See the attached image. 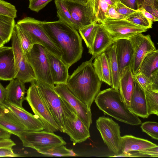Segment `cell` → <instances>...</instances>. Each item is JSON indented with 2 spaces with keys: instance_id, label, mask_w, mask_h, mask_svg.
<instances>
[{
  "instance_id": "cell-1",
  "label": "cell",
  "mask_w": 158,
  "mask_h": 158,
  "mask_svg": "<svg viewBox=\"0 0 158 158\" xmlns=\"http://www.w3.org/2000/svg\"><path fill=\"white\" fill-rule=\"evenodd\" d=\"M43 25L51 39L61 50V60L69 68L81 59L82 38L77 30L59 20L43 21Z\"/></svg>"
},
{
  "instance_id": "cell-2",
  "label": "cell",
  "mask_w": 158,
  "mask_h": 158,
  "mask_svg": "<svg viewBox=\"0 0 158 158\" xmlns=\"http://www.w3.org/2000/svg\"><path fill=\"white\" fill-rule=\"evenodd\" d=\"M83 62L69 76L66 85L70 91L91 110V106L99 93L102 84L94 71L92 61Z\"/></svg>"
},
{
  "instance_id": "cell-3",
  "label": "cell",
  "mask_w": 158,
  "mask_h": 158,
  "mask_svg": "<svg viewBox=\"0 0 158 158\" xmlns=\"http://www.w3.org/2000/svg\"><path fill=\"white\" fill-rule=\"evenodd\" d=\"M94 101L105 114L131 125L142 123L139 117L131 112L123 101L118 89L111 88L100 91Z\"/></svg>"
},
{
  "instance_id": "cell-4",
  "label": "cell",
  "mask_w": 158,
  "mask_h": 158,
  "mask_svg": "<svg viewBox=\"0 0 158 158\" xmlns=\"http://www.w3.org/2000/svg\"><path fill=\"white\" fill-rule=\"evenodd\" d=\"M43 21L27 17L19 20L16 24L28 35L33 44L41 45L61 59V50L49 37L43 27Z\"/></svg>"
},
{
  "instance_id": "cell-5",
  "label": "cell",
  "mask_w": 158,
  "mask_h": 158,
  "mask_svg": "<svg viewBox=\"0 0 158 158\" xmlns=\"http://www.w3.org/2000/svg\"><path fill=\"white\" fill-rule=\"evenodd\" d=\"M25 98L33 112L43 123L44 130L53 133L60 131L59 126L44 102L35 82H31L27 91Z\"/></svg>"
},
{
  "instance_id": "cell-6",
  "label": "cell",
  "mask_w": 158,
  "mask_h": 158,
  "mask_svg": "<svg viewBox=\"0 0 158 158\" xmlns=\"http://www.w3.org/2000/svg\"><path fill=\"white\" fill-rule=\"evenodd\" d=\"M61 99L64 115V133L69 136L74 146L77 143L83 142L89 138V131L78 117L75 110L64 100Z\"/></svg>"
},
{
  "instance_id": "cell-7",
  "label": "cell",
  "mask_w": 158,
  "mask_h": 158,
  "mask_svg": "<svg viewBox=\"0 0 158 158\" xmlns=\"http://www.w3.org/2000/svg\"><path fill=\"white\" fill-rule=\"evenodd\" d=\"M26 56L33 69L36 80L54 86L45 48L39 44H34Z\"/></svg>"
},
{
  "instance_id": "cell-8",
  "label": "cell",
  "mask_w": 158,
  "mask_h": 158,
  "mask_svg": "<svg viewBox=\"0 0 158 158\" xmlns=\"http://www.w3.org/2000/svg\"><path fill=\"white\" fill-rule=\"evenodd\" d=\"M35 81L44 102L60 127V131L64 133V115L63 103L61 98L54 89L55 86L38 80Z\"/></svg>"
},
{
  "instance_id": "cell-9",
  "label": "cell",
  "mask_w": 158,
  "mask_h": 158,
  "mask_svg": "<svg viewBox=\"0 0 158 158\" xmlns=\"http://www.w3.org/2000/svg\"><path fill=\"white\" fill-rule=\"evenodd\" d=\"M15 62L14 78L19 79L25 83L35 82L36 78L33 69L25 55L22 48L16 25L11 38Z\"/></svg>"
},
{
  "instance_id": "cell-10",
  "label": "cell",
  "mask_w": 158,
  "mask_h": 158,
  "mask_svg": "<svg viewBox=\"0 0 158 158\" xmlns=\"http://www.w3.org/2000/svg\"><path fill=\"white\" fill-rule=\"evenodd\" d=\"M99 23L114 41L120 39H129L134 35L146 31L148 29L126 19L107 18Z\"/></svg>"
},
{
  "instance_id": "cell-11",
  "label": "cell",
  "mask_w": 158,
  "mask_h": 158,
  "mask_svg": "<svg viewBox=\"0 0 158 158\" xmlns=\"http://www.w3.org/2000/svg\"><path fill=\"white\" fill-rule=\"evenodd\" d=\"M18 137L24 147L34 149L48 146L65 145L66 143L60 136L44 130L39 131H25Z\"/></svg>"
},
{
  "instance_id": "cell-12",
  "label": "cell",
  "mask_w": 158,
  "mask_h": 158,
  "mask_svg": "<svg viewBox=\"0 0 158 158\" xmlns=\"http://www.w3.org/2000/svg\"><path fill=\"white\" fill-rule=\"evenodd\" d=\"M96 126L110 151L118 154L121 151L120 127L112 118L104 116L96 121Z\"/></svg>"
},
{
  "instance_id": "cell-13",
  "label": "cell",
  "mask_w": 158,
  "mask_h": 158,
  "mask_svg": "<svg viewBox=\"0 0 158 158\" xmlns=\"http://www.w3.org/2000/svg\"><path fill=\"white\" fill-rule=\"evenodd\" d=\"M133 48V58L130 66L133 75L139 72L141 64L149 52L156 49L150 35L139 33L130 37Z\"/></svg>"
},
{
  "instance_id": "cell-14",
  "label": "cell",
  "mask_w": 158,
  "mask_h": 158,
  "mask_svg": "<svg viewBox=\"0 0 158 158\" xmlns=\"http://www.w3.org/2000/svg\"><path fill=\"white\" fill-rule=\"evenodd\" d=\"M54 89L62 99L75 110L78 117L89 129L92 123L91 110L70 91L65 84L56 85Z\"/></svg>"
},
{
  "instance_id": "cell-15",
  "label": "cell",
  "mask_w": 158,
  "mask_h": 158,
  "mask_svg": "<svg viewBox=\"0 0 158 158\" xmlns=\"http://www.w3.org/2000/svg\"><path fill=\"white\" fill-rule=\"evenodd\" d=\"M79 29L94 21L92 10L87 3L62 0Z\"/></svg>"
},
{
  "instance_id": "cell-16",
  "label": "cell",
  "mask_w": 158,
  "mask_h": 158,
  "mask_svg": "<svg viewBox=\"0 0 158 158\" xmlns=\"http://www.w3.org/2000/svg\"><path fill=\"white\" fill-rule=\"evenodd\" d=\"M6 107L26 131H39L44 130V125L35 115H33L20 107L7 102H5Z\"/></svg>"
},
{
  "instance_id": "cell-17",
  "label": "cell",
  "mask_w": 158,
  "mask_h": 158,
  "mask_svg": "<svg viewBox=\"0 0 158 158\" xmlns=\"http://www.w3.org/2000/svg\"><path fill=\"white\" fill-rule=\"evenodd\" d=\"M114 44L120 78L126 68L131 66L133 55V48L129 39L118 40L114 42Z\"/></svg>"
},
{
  "instance_id": "cell-18",
  "label": "cell",
  "mask_w": 158,
  "mask_h": 158,
  "mask_svg": "<svg viewBox=\"0 0 158 158\" xmlns=\"http://www.w3.org/2000/svg\"><path fill=\"white\" fill-rule=\"evenodd\" d=\"M15 74V62L12 47H0V79L10 81Z\"/></svg>"
},
{
  "instance_id": "cell-19",
  "label": "cell",
  "mask_w": 158,
  "mask_h": 158,
  "mask_svg": "<svg viewBox=\"0 0 158 158\" xmlns=\"http://www.w3.org/2000/svg\"><path fill=\"white\" fill-rule=\"evenodd\" d=\"M134 87L128 108L138 117L147 118L149 115L148 112L145 91L134 77Z\"/></svg>"
},
{
  "instance_id": "cell-20",
  "label": "cell",
  "mask_w": 158,
  "mask_h": 158,
  "mask_svg": "<svg viewBox=\"0 0 158 158\" xmlns=\"http://www.w3.org/2000/svg\"><path fill=\"white\" fill-rule=\"evenodd\" d=\"M50 69L54 84H65L69 76V68L61 60L45 48Z\"/></svg>"
},
{
  "instance_id": "cell-21",
  "label": "cell",
  "mask_w": 158,
  "mask_h": 158,
  "mask_svg": "<svg viewBox=\"0 0 158 158\" xmlns=\"http://www.w3.org/2000/svg\"><path fill=\"white\" fill-rule=\"evenodd\" d=\"M5 89V102L22 107L23 103L26 100L25 83L19 79L14 78L10 81Z\"/></svg>"
},
{
  "instance_id": "cell-22",
  "label": "cell",
  "mask_w": 158,
  "mask_h": 158,
  "mask_svg": "<svg viewBox=\"0 0 158 158\" xmlns=\"http://www.w3.org/2000/svg\"><path fill=\"white\" fill-rule=\"evenodd\" d=\"M120 146L121 151L123 153H127L144 151L158 146L147 139L132 135H125L121 136Z\"/></svg>"
},
{
  "instance_id": "cell-23",
  "label": "cell",
  "mask_w": 158,
  "mask_h": 158,
  "mask_svg": "<svg viewBox=\"0 0 158 158\" xmlns=\"http://www.w3.org/2000/svg\"><path fill=\"white\" fill-rule=\"evenodd\" d=\"M99 24V26L92 46L89 49L88 52L95 57L105 52L114 41Z\"/></svg>"
},
{
  "instance_id": "cell-24",
  "label": "cell",
  "mask_w": 158,
  "mask_h": 158,
  "mask_svg": "<svg viewBox=\"0 0 158 158\" xmlns=\"http://www.w3.org/2000/svg\"><path fill=\"white\" fill-rule=\"evenodd\" d=\"M134 87L133 74L130 66L126 68L120 77L118 90L123 101L127 106H130V100Z\"/></svg>"
},
{
  "instance_id": "cell-25",
  "label": "cell",
  "mask_w": 158,
  "mask_h": 158,
  "mask_svg": "<svg viewBox=\"0 0 158 158\" xmlns=\"http://www.w3.org/2000/svg\"><path fill=\"white\" fill-rule=\"evenodd\" d=\"M92 65L99 79L111 86L110 73L108 57L105 52L96 56Z\"/></svg>"
},
{
  "instance_id": "cell-26",
  "label": "cell",
  "mask_w": 158,
  "mask_h": 158,
  "mask_svg": "<svg viewBox=\"0 0 158 158\" xmlns=\"http://www.w3.org/2000/svg\"><path fill=\"white\" fill-rule=\"evenodd\" d=\"M0 127L18 137L22 132L26 131L8 109L0 116Z\"/></svg>"
},
{
  "instance_id": "cell-27",
  "label": "cell",
  "mask_w": 158,
  "mask_h": 158,
  "mask_svg": "<svg viewBox=\"0 0 158 158\" xmlns=\"http://www.w3.org/2000/svg\"><path fill=\"white\" fill-rule=\"evenodd\" d=\"M105 52L109 61L112 83L111 88L118 89L120 76L114 43Z\"/></svg>"
},
{
  "instance_id": "cell-28",
  "label": "cell",
  "mask_w": 158,
  "mask_h": 158,
  "mask_svg": "<svg viewBox=\"0 0 158 158\" xmlns=\"http://www.w3.org/2000/svg\"><path fill=\"white\" fill-rule=\"evenodd\" d=\"M35 150L39 153L49 156H77L72 149H69L64 145L40 148Z\"/></svg>"
},
{
  "instance_id": "cell-29",
  "label": "cell",
  "mask_w": 158,
  "mask_h": 158,
  "mask_svg": "<svg viewBox=\"0 0 158 158\" xmlns=\"http://www.w3.org/2000/svg\"><path fill=\"white\" fill-rule=\"evenodd\" d=\"M158 70V50L156 49L148 53L143 60L139 72L149 77L153 72Z\"/></svg>"
},
{
  "instance_id": "cell-30",
  "label": "cell",
  "mask_w": 158,
  "mask_h": 158,
  "mask_svg": "<svg viewBox=\"0 0 158 158\" xmlns=\"http://www.w3.org/2000/svg\"><path fill=\"white\" fill-rule=\"evenodd\" d=\"M93 12L94 21L101 23L107 18L109 5L104 0H87Z\"/></svg>"
},
{
  "instance_id": "cell-31",
  "label": "cell",
  "mask_w": 158,
  "mask_h": 158,
  "mask_svg": "<svg viewBox=\"0 0 158 158\" xmlns=\"http://www.w3.org/2000/svg\"><path fill=\"white\" fill-rule=\"evenodd\" d=\"M15 25V18L0 14V37L6 43L11 39Z\"/></svg>"
},
{
  "instance_id": "cell-32",
  "label": "cell",
  "mask_w": 158,
  "mask_h": 158,
  "mask_svg": "<svg viewBox=\"0 0 158 158\" xmlns=\"http://www.w3.org/2000/svg\"><path fill=\"white\" fill-rule=\"evenodd\" d=\"M99 26V24L94 21L92 23L80 28L78 30L87 47L92 46Z\"/></svg>"
},
{
  "instance_id": "cell-33",
  "label": "cell",
  "mask_w": 158,
  "mask_h": 158,
  "mask_svg": "<svg viewBox=\"0 0 158 158\" xmlns=\"http://www.w3.org/2000/svg\"><path fill=\"white\" fill-rule=\"evenodd\" d=\"M54 0L59 20L65 23L78 30L76 23L62 0Z\"/></svg>"
},
{
  "instance_id": "cell-34",
  "label": "cell",
  "mask_w": 158,
  "mask_h": 158,
  "mask_svg": "<svg viewBox=\"0 0 158 158\" xmlns=\"http://www.w3.org/2000/svg\"><path fill=\"white\" fill-rule=\"evenodd\" d=\"M144 91L148 115L154 114L158 116V91L152 89L150 85Z\"/></svg>"
},
{
  "instance_id": "cell-35",
  "label": "cell",
  "mask_w": 158,
  "mask_h": 158,
  "mask_svg": "<svg viewBox=\"0 0 158 158\" xmlns=\"http://www.w3.org/2000/svg\"><path fill=\"white\" fill-rule=\"evenodd\" d=\"M126 19L135 24L148 29L152 27V22L147 18L139 10L127 17Z\"/></svg>"
},
{
  "instance_id": "cell-36",
  "label": "cell",
  "mask_w": 158,
  "mask_h": 158,
  "mask_svg": "<svg viewBox=\"0 0 158 158\" xmlns=\"http://www.w3.org/2000/svg\"><path fill=\"white\" fill-rule=\"evenodd\" d=\"M16 27L22 48L26 56V54L30 51L34 44L26 32L16 24Z\"/></svg>"
},
{
  "instance_id": "cell-37",
  "label": "cell",
  "mask_w": 158,
  "mask_h": 158,
  "mask_svg": "<svg viewBox=\"0 0 158 158\" xmlns=\"http://www.w3.org/2000/svg\"><path fill=\"white\" fill-rule=\"evenodd\" d=\"M142 131L152 138L158 139V123L153 121H147L143 123L141 126Z\"/></svg>"
},
{
  "instance_id": "cell-38",
  "label": "cell",
  "mask_w": 158,
  "mask_h": 158,
  "mask_svg": "<svg viewBox=\"0 0 158 158\" xmlns=\"http://www.w3.org/2000/svg\"><path fill=\"white\" fill-rule=\"evenodd\" d=\"M17 10L15 6L3 0H0V14L15 18L17 17Z\"/></svg>"
},
{
  "instance_id": "cell-39",
  "label": "cell",
  "mask_w": 158,
  "mask_h": 158,
  "mask_svg": "<svg viewBox=\"0 0 158 158\" xmlns=\"http://www.w3.org/2000/svg\"><path fill=\"white\" fill-rule=\"evenodd\" d=\"M53 0H29L28 8L31 10L38 12Z\"/></svg>"
},
{
  "instance_id": "cell-40",
  "label": "cell",
  "mask_w": 158,
  "mask_h": 158,
  "mask_svg": "<svg viewBox=\"0 0 158 158\" xmlns=\"http://www.w3.org/2000/svg\"><path fill=\"white\" fill-rule=\"evenodd\" d=\"M133 76L140 86L144 90L148 86L151 84V82L149 77L146 76L139 72L135 75H133Z\"/></svg>"
},
{
  "instance_id": "cell-41",
  "label": "cell",
  "mask_w": 158,
  "mask_h": 158,
  "mask_svg": "<svg viewBox=\"0 0 158 158\" xmlns=\"http://www.w3.org/2000/svg\"><path fill=\"white\" fill-rule=\"evenodd\" d=\"M115 4V9L116 11L126 17L137 11L127 7L119 1L116 2Z\"/></svg>"
},
{
  "instance_id": "cell-42",
  "label": "cell",
  "mask_w": 158,
  "mask_h": 158,
  "mask_svg": "<svg viewBox=\"0 0 158 158\" xmlns=\"http://www.w3.org/2000/svg\"><path fill=\"white\" fill-rule=\"evenodd\" d=\"M126 17L119 13L115 10L114 6H110L108 10L107 18L113 19H126Z\"/></svg>"
},
{
  "instance_id": "cell-43",
  "label": "cell",
  "mask_w": 158,
  "mask_h": 158,
  "mask_svg": "<svg viewBox=\"0 0 158 158\" xmlns=\"http://www.w3.org/2000/svg\"><path fill=\"white\" fill-rule=\"evenodd\" d=\"M149 77L151 82L150 86L152 89L158 91V70L152 73Z\"/></svg>"
},
{
  "instance_id": "cell-44",
  "label": "cell",
  "mask_w": 158,
  "mask_h": 158,
  "mask_svg": "<svg viewBox=\"0 0 158 158\" xmlns=\"http://www.w3.org/2000/svg\"><path fill=\"white\" fill-rule=\"evenodd\" d=\"M20 156L15 153L12 148H0V157H16Z\"/></svg>"
},
{
  "instance_id": "cell-45",
  "label": "cell",
  "mask_w": 158,
  "mask_h": 158,
  "mask_svg": "<svg viewBox=\"0 0 158 158\" xmlns=\"http://www.w3.org/2000/svg\"><path fill=\"white\" fill-rule=\"evenodd\" d=\"M119 1L130 9L136 11L139 10L138 0H119Z\"/></svg>"
},
{
  "instance_id": "cell-46",
  "label": "cell",
  "mask_w": 158,
  "mask_h": 158,
  "mask_svg": "<svg viewBox=\"0 0 158 158\" xmlns=\"http://www.w3.org/2000/svg\"><path fill=\"white\" fill-rule=\"evenodd\" d=\"M142 154L148 156V157H158V146L147 149L144 151H139Z\"/></svg>"
},
{
  "instance_id": "cell-47",
  "label": "cell",
  "mask_w": 158,
  "mask_h": 158,
  "mask_svg": "<svg viewBox=\"0 0 158 158\" xmlns=\"http://www.w3.org/2000/svg\"><path fill=\"white\" fill-rule=\"evenodd\" d=\"M139 9L148 6H158V0H138Z\"/></svg>"
},
{
  "instance_id": "cell-48",
  "label": "cell",
  "mask_w": 158,
  "mask_h": 158,
  "mask_svg": "<svg viewBox=\"0 0 158 158\" xmlns=\"http://www.w3.org/2000/svg\"><path fill=\"white\" fill-rule=\"evenodd\" d=\"M15 145V143L10 138L0 139V148H12Z\"/></svg>"
},
{
  "instance_id": "cell-49",
  "label": "cell",
  "mask_w": 158,
  "mask_h": 158,
  "mask_svg": "<svg viewBox=\"0 0 158 158\" xmlns=\"http://www.w3.org/2000/svg\"><path fill=\"white\" fill-rule=\"evenodd\" d=\"M148 157V156L139 153V152L133 153L129 152L123 153L119 154H118L114 155L113 156L109 157Z\"/></svg>"
},
{
  "instance_id": "cell-50",
  "label": "cell",
  "mask_w": 158,
  "mask_h": 158,
  "mask_svg": "<svg viewBox=\"0 0 158 158\" xmlns=\"http://www.w3.org/2000/svg\"><path fill=\"white\" fill-rule=\"evenodd\" d=\"M153 15L158 18V6H148L143 8ZM141 9V8H140Z\"/></svg>"
},
{
  "instance_id": "cell-51",
  "label": "cell",
  "mask_w": 158,
  "mask_h": 158,
  "mask_svg": "<svg viewBox=\"0 0 158 158\" xmlns=\"http://www.w3.org/2000/svg\"><path fill=\"white\" fill-rule=\"evenodd\" d=\"M144 15L148 19L151 20L152 22H156L158 20V18H156L150 13L143 8L139 9Z\"/></svg>"
},
{
  "instance_id": "cell-52",
  "label": "cell",
  "mask_w": 158,
  "mask_h": 158,
  "mask_svg": "<svg viewBox=\"0 0 158 158\" xmlns=\"http://www.w3.org/2000/svg\"><path fill=\"white\" fill-rule=\"evenodd\" d=\"M11 134L0 127V139L10 138Z\"/></svg>"
},
{
  "instance_id": "cell-53",
  "label": "cell",
  "mask_w": 158,
  "mask_h": 158,
  "mask_svg": "<svg viewBox=\"0 0 158 158\" xmlns=\"http://www.w3.org/2000/svg\"><path fill=\"white\" fill-rule=\"evenodd\" d=\"M6 96V89L0 82V100L3 103L5 102Z\"/></svg>"
},
{
  "instance_id": "cell-54",
  "label": "cell",
  "mask_w": 158,
  "mask_h": 158,
  "mask_svg": "<svg viewBox=\"0 0 158 158\" xmlns=\"http://www.w3.org/2000/svg\"><path fill=\"white\" fill-rule=\"evenodd\" d=\"M8 110L5 103L0 100V116L3 114Z\"/></svg>"
},
{
  "instance_id": "cell-55",
  "label": "cell",
  "mask_w": 158,
  "mask_h": 158,
  "mask_svg": "<svg viewBox=\"0 0 158 158\" xmlns=\"http://www.w3.org/2000/svg\"><path fill=\"white\" fill-rule=\"evenodd\" d=\"M110 6H115V3L112 0H104Z\"/></svg>"
},
{
  "instance_id": "cell-56",
  "label": "cell",
  "mask_w": 158,
  "mask_h": 158,
  "mask_svg": "<svg viewBox=\"0 0 158 158\" xmlns=\"http://www.w3.org/2000/svg\"><path fill=\"white\" fill-rule=\"evenodd\" d=\"M6 43L2 40V39L0 37V47H2Z\"/></svg>"
},
{
  "instance_id": "cell-57",
  "label": "cell",
  "mask_w": 158,
  "mask_h": 158,
  "mask_svg": "<svg viewBox=\"0 0 158 158\" xmlns=\"http://www.w3.org/2000/svg\"><path fill=\"white\" fill-rule=\"evenodd\" d=\"M69 0L73 1L80 2L84 3H86L87 0Z\"/></svg>"
},
{
  "instance_id": "cell-58",
  "label": "cell",
  "mask_w": 158,
  "mask_h": 158,
  "mask_svg": "<svg viewBox=\"0 0 158 158\" xmlns=\"http://www.w3.org/2000/svg\"><path fill=\"white\" fill-rule=\"evenodd\" d=\"M113 2L115 3L116 2L119 1V0H112Z\"/></svg>"
}]
</instances>
